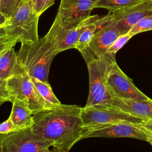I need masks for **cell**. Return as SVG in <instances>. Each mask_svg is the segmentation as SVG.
Wrapping results in <instances>:
<instances>
[{
    "label": "cell",
    "mask_w": 152,
    "mask_h": 152,
    "mask_svg": "<svg viewBox=\"0 0 152 152\" xmlns=\"http://www.w3.org/2000/svg\"><path fill=\"white\" fill-rule=\"evenodd\" d=\"M30 77L39 93L48 103L52 106H56L61 104L53 93L49 83L34 77Z\"/></svg>",
    "instance_id": "cell-17"
},
{
    "label": "cell",
    "mask_w": 152,
    "mask_h": 152,
    "mask_svg": "<svg viewBox=\"0 0 152 152\" xmlns=\"http://www.w3.org/2000/svg\"><path fill=\"white\" fill-rule=\"evenodd\" d=\"M98 0H61L57 15L66 25L76 26L90 15Z\"/></svg>",
    "instance_id": "cell-13"
},
{
    "label": "cell",
    "mask_w": 152,
    "mask_h": 152,
    "mask_svg": "<svg viewBox=\"0 0 152 152\" xmlns=\"http://www.w3.org/2000/svg\"><path fill=\"white\" fill-rule=\"evenodd\" d=\"M7 35L4 27H0V37Z\"/></svg>",
    "instance_id": "cell-30"
},
{
    "label": "cell",
    "mask_w": 152,
    "mask_h": 152,
    "mask_svg": "<svg viewBox=\"0 0 152 152\" xmlns=\"http://www.w3.org/2000/svg\"><path fill=\"white\" fill-rule=\"evenodd\" d=\"M1 1H2V0H0V5H1Z\"/></svg>",
    "instance_id": "cell-31"
},
{
    "label": "cell",
    "mask_w": 152,
    "mask_h": 152,
    "mask_svg": "<svg viewBox=\"0 0 152 152\" xmlns=\"http://www.w3.org/2000/svg\"><path fill=\"white\" fill-rule=\"evenodd\" d=\"M10 117L19 129L31 127L33 125V113L27 104L23 100L14 98Z\"/></svg>",
    "instance_id": "cell-16"
},
{
    "label": "cell",
    "mask_w": 152,
    "mask_h": 152,
    "mask_svg": "<svg viewBox=\"0 0 152 152\" xmlns=\"http://www.w3.org/2000/svg\"><path fill=\"white\" fill-rule=\"evenodd\" d=\"M92 137L132 138L147 140V135L141 124L121 121L86 129L82 140Z\"/></svg>",
    "instance_id": "cell-10"
},
{
    "label": "cell",
    "mask_w": 152,
    "mask_h": 152,
    "mask_svg": "<svg viewBox=\"0 0 152 152\" xmlns=\"http://www.w3.org/2000/svg\"><path fill=\"white\" fill-rule=\"evenodd\" d=\"M17 130L19 129L14 125L10 116L6 121L0 124V134H7Z\"/></svg>",
    "instance_id": "cell-25"
},
{
    "label": "cell",
    "mask_w": 152,
    "mask_h": 152,
    "mask_svg": "<svg viewBox=\"0 0 152 152\" xmlns=\"http://www.w3.org/2000/svg\"><path fill=\"white\" fill-rule=\"evenodd\" d=\"M143 129H144V132L145 133V134L147 135V140L146 141H148L152 145V132H151L149 130L147 129L144 127H143Z\"/></svg>",
    "instance_id": "cell-29"
},
{
    "label": "cell",
    "mask_w": 152,
    "mask_h": 152,
    "mask_svg": "<svg viewBox=\"0 0 152 152\" xmlns=\"http://www.w3.org/2000/svg\"><path fill=\"white\" fill-rule=\"evenodd\" d=\"M18 43L15 39L12 37L5 35L0 37V53L4 50L14 47Z\"/></svg>",
    "instance_id": "cell-26"
},
{
    "label": "cell",
    "mask_w": 152,
    "mask_h": 152,
    "mask_svg": "<svg viewBox=\"0 0 152 152\" xmlns=\"http://www.w3.org/2000/svg\"><path fill=\"white\" fill-rule=\"evenodd\" d=\"M97 20L89 23L81 33L75 47V49L80 51V53L88 48L90 43L97 30Z\"/></svg>",
    "instance_id": "cell-18"
},
{
    "label": "cell",
    "mask_w": 152,
    "mask_h": 152,
    "mask_svg": "<svg viewBox=\"0 0 152 152\" xmlns=\"http://www.w3.org/2000/svg\"><path fill=\"white\" fill-rule=\"evenodd\" d=\"M110 105L144 121L152 119V100H133L112 97Z\"/></svg>",
    "instance_id": "cell-14"
},
{
    "label": "cell",
    "mask_w": 152,
    "mask_h": 152,
    "mask_svg": "<svg viewBox=\"0 0 152 152\" xmlns=\"http://www.w3.org/2000/svg\"><path fill=\"white\" fill-rule=\"evenodd\" d=\"M51 144L34 133L32 127L0 134V152H49Z\"/></svg>",
    "instance_id": "cell-5"
},
{
    "label": "cell",
    "mask_w": 152,
    "mask_h": 152,
    "mask_svg": "<svg viewBox=\"0 0 152 152\" xmlns=\"http://www.w3.org/2000/svg\"><path fill=\"white\" fill-rule=\"evenodd\" d=\"M98 15H90L76 26L64 24L56 15L46 35L52 41L57 54L70 49H75L79 36L84 28L91 22L97 20Z\"/></svg>",
    "instance_id": "cell-8"
},
{
    "label": "cell",
    "mask_w": 152,
    "mask_h": 152,
    "mask_svg": "<svg viewBox=\"0 0 152 152\" xmlns=\"http://www.w3.org/2000/svg\"><path fill=\"white\" fill-rule=\"evenodd\" d=\"M23 0H2L0 11L8 18L17 10Z\"/></svg>",
    "instance_id": "cell-22"
},
{
    "label": "cell",
    "mask_w": 152,
    "mask_h": 152,
    "mask_svg": "<svg viewBox=\"0 0 152 152\" xmlns=\"http://www.w3.org/2000/svg\"><path fill=\"white\" fill-rule=\"evenodd\" d=\"M23 71L14 47L7 48L0 53V78L8 80Z\"/></svg>",
    "instance_id": "cell-15"
},
{
    "label": "cell",
    "mask_w": 152,
    "mask_h": 152,
    "mask_svg": "<svg viewBox=\"0 0 152 152\" xmlns=\"http://www.w3.org/2000/svg\"><path fill=\"white\" fill-rule=\"evenodd\" d=\"M110 13L116 21L121 34H125L140 20L152 14V0H144Z\"/></svg>",
    "instance_id": "cell-12"
},
{
    "label": "cell",
    "mask_w": 152,
    "mask_h": 152,
    "mask_svg": "<svg viewBox=\"0 0 152 152\" xmlns=\"http://www.w3.org/2000/svg\"><path fill=\"white\" fill-rule=\"evenodd\" d=\"M81 119L84 130L121 121L136 124H142L145 121L110 104L85 106L82 107Z\"/></svg>",
    "instance_id": "cell-6"
},
{
    "label": "cell",
    "mask_w": 152,
    "mask_h": 152,
    "mask_svg": "<svg viewBox=\"0 0 152 152\" xmlns=\"http://www.w3.org/2000/svg\"><path fill=\"white\" fill-rule=\"evenodd\" d=\"M17 55L22 68L30 77L49 83L50 66L57 53L46 34L33 44H21Z\"/></svg>",
    "instance_id": "cell-2"
},
{
    "label": "cell",
    "mask_w": 152,
    "mask_h": 152,
    "mask_svg": "<svg viewBox=\"0 0 152 152\" xmlns=\"http://www.w3.org/2000/svg\"><path fill=\"white\" fill-rule=\"evenodd\" d=\"M39 18L34 10L33 1L23 0L4 27L7 35L21 44L31 45L37 42Z\"/></svg>",
    "instance_id": "cell-4"
},
{
    "label": "cell",
    "mask_w": 152,
    "mask_h": 152,
    "mask_svg": "<svg viewBox=\"0 0 152 152\" xmlns=\"http://www.w3.org/2000/svg\"><path fill=\"white\" fill-rule=\"evenodd\" d=\"M97 23V30L88 48L81 52L85 61L103 56L115 40L121 35L111 13L109 12L104 17L99 18Z\"/></svg>",
    "instance_id": "cell-9"
},
{
    "label": "cell",
    "mask_w": 152,
    "mask_h": 152,
    "mask_svg": "<svg viewBox=\"0 0 152 152\" xmlns=\"http://www.w3.org/2000/svg\"><path fill=\"white\" fill-rule=\"evenodd\" d=\"M14 99L8 86L7 80L0 78V106L7 102L12 103Z\"/></svg>",
    "instance_id": "cell-23"
},
{
    "label": "cell",
    "mask_w": 152,
    "mask_h": 152,
    "mask_svg": "<svg viewBox=\"0 0 152 152\" xmlns=\"http://www.w3.org/2000/svg\"><path fill=\"white\" fill-rule=\"evenodd\" d=\"M144 0H98L96 8H103L107 10L109 12L124 8Z\"/></svg>",
    "instance_id": "cell-19"
},
{
    "label": "cell",
    "mask_w": 152,
    "mask_h": 152,
    "mask_svg": "<svg viewBox=\"0 0 152 152\" xmlns=\"http://www.w3.org/2000/svg\"><path fill=\"white\" fill-rule=\"evenodd\" d=\"M8 86L14 98L24 101L33 115L52 106L39 93L30 76L25 71L16 74L7 80Z\"/></svg>",
    "instance_id": "cell-7"
},
{
    "label": "cell",
    "mask_w": 152,
    "mask_h": 152,
    "mask_svg": "<svg viewBox=\"0 0 152 152\" xmlns=\"http://www.w3.org/2000/svg\"><path fill=\"white\" fill-rule=\"evenodd\" d=\"M8 17L0 11V27H5L8 21Z\"/></svg>",
    "instance_id": "cell-27"
},
{
    "label": "cell",
    "mask_w": 152,
    "mask_h": 152,
    "mask_svg": "<svg viewBox=\"0 0 152 152\" xmlns=\"http://www.w3.org/2000/svg\"><path fill=\"white\" fill-rule=\"evenodd\" d=\"M106 86L112 97L133 100H147L149 97L141 91L115 63L107 75Z\"/></svg>",
    "instance_id": "cell-11"
},
{
    "label": "cell",
    "mask_w": 152,
    "mask_h": 152,
    "mask_svg": "<svg viewBox=\"0 0 152 152\" xmlns=\"http://www.w3.org/2000/svg\"><path fill=\"white\" fill-rule=\"evenodd\" d=\"M33 8L36 14L40 17L48 8L55 3V0H32Z\"/></svg>",
    "instance_id": "cell-24"
},
{
    "label": "cell",
    "mask_w": 152,
    "mask_h": 152,
    "mask_svg": "<svg viewBox=\"0 0 152 152\" xmlns=\"http://www.w3.org/2000/svg\"><path fill=\"white\" fill-rule=\"evenodd\" d=\"M141 125L147 129L152 132V119L145 121L143 123L141 124Z\"/></svg>",
    "instance_id": "cell-28"
},
{
    "label": "cell",
    "mask_w": 152,
    "mask_h": 152,
    "mask_svg": "<svg viewBox=\"0 0 152 152\" xmlns=\"http://www.w3.org/2000/svg\"><path fill=\"white\" fill-rule=\"evenodd\" d=\"M132 36H134L128 33L120 35L112 44L106 53L116 55V52L121 49Z\"/></svg>",
    "instance_id": "cell-21"
},
{
    "label": "cell",
    "mask_w": 152,
    "mask_h": 152,
    "mask_svg": "<svg viewBox=\"0 0 152 152\" xmlns=\"http://www.w3.org/2000/svg\"><path fill=\"white\" fill-rule=\"evenodd\" d=\"M82 107L60 104L33 115L34 133L48 141L53 151L68 152L82 140Z\"/></svg>",
    "instance_id": "cell-1"
},
{
    "label": "cell",
    "mask_w": 152,
    "mask_h": 152,
    "mask_svg": "<svg viewBox=\"0 0 152 152\" xmlns=\"http://www.w3.org/2000/svg\"><path fill=\"white\" fill-rule=\"evenodd\" d=\"M152 30V14L147 15L140 20L133 26L128 33L134 36L138 33Z\"/></svg>",
    "instance_id": "cell-20"
},
{
    "label": "cell",
    "mask_w": 152,
    "mask_h": 152,
    "mask_svg": "<svg viewBox=\"0 0 152 152\" xmlns=\"http://www.w3.org/2000/svg\"><path fill=\"white\" fill-rule=\"evenodd\" d=\"M115 56L105 53L100 58L86 61L90 86L86 106L111 104L112 97L107 88L106 78L108 72L116 62Z\"/></svg>",
    "instance_id": "cell-3"
}]
</instances>
